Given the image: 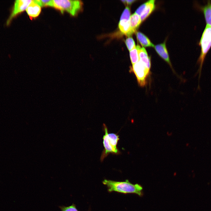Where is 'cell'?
<instances>
[{
	"label": "cell",
	"instance_id": "6",
	"mask_svg": "<svg viewBox=\"0 0 211 211\" xmlns=\"http://www.w3.org/2000/svg\"><path fill=\"white\" fill-rule=\"evenodd\" d=\"M31 0H16L11 10V13L6 22L7 25H8L13 18L25 10L33 1Z\"/></svg>",
	"mask_w": 211,
	"mask_h": 211
},
{
	"label": "cell",
	"instance_id": "4",
	"mask_svg": "<svg viewBox=\"0 0 211 211\" xmlns=\"http://www.w3.org/2000/svg\"><path fill=\"white\" fill-rule=\"evenodd\" d=\"M82 5L79 0H53L51 7L59 10L62 13L66 11L74 16L81 9Z\"/></svg>",
	"mask_w": 211,
	"mask_h": 211
},
{
	"label": "cell",
	"instance_id": "14",
	"mask_svg": "<svg viewBox=\"0 0 211 211\" xmlns=\"http://www.w3.org/2000/svg\"><path fill=\"white\" fill-rule=\"evenodd\" d=\"M136 36L138 40L142 46H154V44L151 42L148 38L141 32H137L136 33Z\"/></svg>",
	"mask_w": 211,
	"mask_h": 211
},
{
	"label": "cell",
	"instance_id": "18",
	"mask_svg": "<svg viewBox=\"0 0 211 211\" xmlns=\"http://www.w3.org/2000/svg\"><path fill=\"white\" fill-rule=\"evenodd\" d=\"M34 2L39 5L41 7L46 6H51L52 0H36Z\"/></svg>",
	"mask_w": 211,
	"mask_h": 211
},
{
	"label": "cell",
	"instance_id": "8",
	"mask_svg": "<svg viewBox=\"0 0 211 211\" xmlns=\"http://www.w3.org/2000/svg\"><path fill=\"white\" fill-rule=\"evenodd\" d=\"M41 7L33 0L27 7L26 11L30 17L35 18L38 16L40 14L41 11Z\"/></svg>",
	"mask_w": 211,
	"mask_h": 211
},
{
	"label": "cell",
	"instance_id": "13",
	"mask_svg": "<svg viewBox=\"0 0 211 211\" xmlns=\"http://www.w3.org/2000/svg\"><path fill=\"white\" fill-rule=\"evenodd\" d=\"M203 12L207 24L211 26V2L208 1L207 4L201 7Z\"/></svg>",
	"mask_w": 211,
	"mask_h": 211
},
{
	"label": "cell",
	"instance_id": "3",
	"mask_svg": "<svg viewBox=\"0 0 211 211\" xmlns=\"http://www.w3.org/2000/svg\"><path fill=\"white\" fill-rule=\"evenodd\" d=\"M200 45L201 46V52L197 62L199 64V67L197 73V74H199L198 89L199 90L200 87L199 83L203 65L206 55L211 47V26L206 25L200 40Z\"/></svg>",
	"mask_w": 211,
	"mask_h": 211
},
{
	"label": "cell",
	"instance_id": "21",
	"mask_svg": "<svg viewBox=\"0 0 211 211\" xmlns=\"http://www.w3.org/2000/svg\"><path fill=\"white\" fill-rule=\"evenodd\" d=\"M135 0H122L121 1L124 3H126L128 5H130L132 4L134 1H135Z\"/></svg>",
	"mask_w": 211,
	"mask_h": 211
},
{
	"label": "cell",
	"instance_id": "16",
	"mask_svg": "<svg viewBox=\"0 0 211 211\" xmlns=\"http://www.w3.org/2000/svg\"><path fill=\"white\" fill-rule=\"evenodd\" d=\"M126 45L128 50L130 51L136 47L135 41L132 37H128L125 40Z\"/></svg>",
	"mask_w": 211,
	"mask_h": 211
},
{
	"label": "cell",
	"instance_id": "7",
	"mask_svg": "<svg viewBox=\"0 0 211 211\" xmlns=\"http://www.w3.org/2000/svg\"><path fill=\"white\" fill-rule=\"evenodd\" d=\"M154 48L159 55L171 66L165 43L156 45L155 46Z\"/></svg>",
	"mask_w": 211,
	"mask_h": 211
},
{
	"label": "cell",
	"instance_id": "15",
	"mask_svg": "<svg viewBox=\"0 0 211 211\" xmlns=\"http://www.w3.org/2000/svg\"><path fill=\"white\" fill-rule=\"evenodd\" d=\"M140 47L137 45L135 48L130 51V55L131 63L133 65L139 60V50Z\"/></svg>",
	"mask_w": 211,
	"mask_h": 211
},
{
	"label": "cell",
	"instance_id": "5",
	"mask_svg": "<svg viewBox=\"0 0 211 211\" xmlns=\"http://www.w3.org/2000/svg\"><path fill=\"white\" fill-rule=\"evenodd\" d=\"M132 69L136 76L139 85L141 87L145 86L150 70L146 68L139 60L132 65Z\"/></svg>",
	"mask_w": 211,
	"mask_h": 211
},
{
	"label": "cell",
	"instance_id": "9",
	"mask_svg": "<svg viewBox=\"0 0 211 211\" xmlns=\"http://www.w3.org/2000/svg\"><path fill=\"white\" fill-rule=\"evenodd\" d=\"M118 27L121 32L127 36L133 33L131 28L130 20H120Z\"/></svg>",
	"mask_w": 211,
	"mask_h": 211
},
{
	"label": "cell",
	"instance_id": "10",
	"mask_svg": "<svg viewBox=\"0 0 211 211\" xmlns=\"http://www.w3.org/2000/svg\"><path fill=\"white\" fill-rule=\"evenodd\" d=\"M139 61L146 68L150 70L151 67L150 59L144 47L140 48L139 50Z\"/></svg>",
	"mask_w": 211,
	"mask_h": 211
},
{
	"label": "cell",
	"instance_id": "12",
	"mask_svg": "<svg viewBox=\"0 0 211 211\" xmlns=\"http://www.w3.org/2000/svg\"><path fill=\"white\" fill-rule=\"evenodd\" d=\"M142 21L140 16L135 13L130 16V22L131 30L133 33L135 32Z\"/></svg>",
	"mask_w": 211,
	"mask_h": 211
},
{
	"label": "cell",
	"instance_id": "11",
	"mask_svg": "<svg viewBox=\"0 0 211 211\" xmlns=\"http://www.w3.org/2000/svg\"><path fill=\"white\" fill-rule=\"evenodd\" d=\"M155 1L149 0L147 2V5L145 9L140 16L142 21L145 20L154 10L155 8Z\"/></svg>",
	"mask_w": 211,
	"mask_h": 211
},
{
	"label": "cell",
	"instance_id": "20",
	"mask_svg": "<svg viewBox=\"0 0 211 211\" xmlns=\"http://www.w3.org/2000/svg\"><path fill=\"white\" fill-rule=\"evenodd\" d=\"M147 5V2L141 5L136 10L135 13L140 16L143 12Z\"/></svg>",
	"mask_w": 211,
	"mask_h": 211
},
{
	"label": "cell",
	"instance_id": "19",
	"mask_svg": "<svg viewBox=\"0 0 211 211\" xmlns=\"http://www.w3.org/2000/svg\"><path fill=\"white\" fill-rule=\"evenodd\" d=\"M61 209L62 211H78L74 204L69 206L61 207Z\"/></svg>",
	"mask_w": 211,
	"mask_h": 211
},
{
	"label": "cell",
	"instance_id": "2",
	"mask_svg": "<svg viewBox=\"0 0 211 211\" xmlns=\"http://www.w3.org/2000/svg\"><path fill=\"white\" fill-rule=\"evenodd\" d=\"M103 126L105 132V135L103 137L104 149L101 157V161L110 153L119 154L120 153L117 146L119 140V135L113 133H109L106 125L103 124Z\"/></svg>",
	"mask_w": 211,
	"mask_h": 211
},
{
	"label": "cell",
	"instance_id": "17",
	"mask_svg": "<svg viewBox=\"0 0 211 211\" xmlns=\"http://www.w3.org/2000/svg\"><path fill=\"white\" fill-rule=\"evenodd\" d=\"M129 8L126 6L123 11L120 18V20H130V12Z\"/></svg>",
	"mask_w": 211,
	"mask_h": 211
},
{
	"label": "cell",
	"instance_id": "1",
	"mask_svg": "<svg viewBox=\"0 0 211 211\" xmlns=\"http://www.w3.org/2000/svg\"><path fill=\"white\" fill-rule=\"evenodd\" d=\"M102 183L107 186L109 192L135 193L140 196L143 195V188L141 185L138 184H132L127 180L125 181H116L105 179Z\"/></svg>",
	"mask_w": 211,
	"mask_h": 211
}]
</instances>
